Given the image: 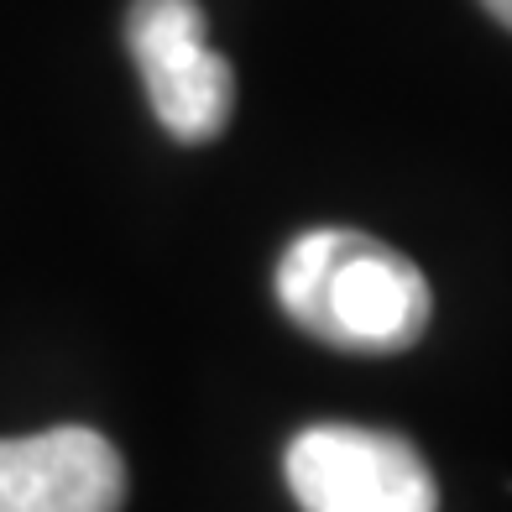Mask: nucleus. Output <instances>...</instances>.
<instances>
[{
    "label": "nucleus",
    "mask_w": 512,
    "mask_h": 512,
    "mask_svg": "<svg viewBox=\"0 0 512 512\" xmlns=\"http://www.w3.org/2000/svg\"><path fill=\"white\" fill-rule=\"evenodd\" d=\"M304 512H439V486L408 439L356 424H314L283 455Z\"/></svg>",
    "instance_id": "f03ea898"
},
{
    "label": "nucleus",
    "mask_w": 512,
    "mask_h": 512,
    "mask_svg": "<svg viewBox=\"0 0 512 512\" xmlns=\"http://www.w3.org/2000/svg\"><path fill=\"white\" fill-rule=\"evenodd\" d=\"M481 6H486V11H492V16L502 21V27L512 32V0H481Z\"/></svg>",
    "instance_id": "39448f33"
},
{
    "label": "nucleus",
    "mask_w": 512,
    "mask_h": 512,
    "mask_svg": "<svg viewBox=\"0 0 512 512\" xmlns=\"http://www.w3.org/2000/svg\"><path fill=\"white\" fill-rule=\"evenodd\" d=\"M126 460L100 429L0 439V512H121Z\"/></svg>",
    "instance_id": "20e7f679"
},
{
    "label": "nucleus",
    "mask_w": 512,
    "mask_h": 512,
    "mask_svg": "<svg viewBox=\"0 0 512 512\" xmlns=\"http://www.w3.org/2000/svg\"><path fill=\"white\" fill-rule=\"evenodd\" d=\"M126 48L173 142H215L236 110V74L209 48L199 0H131Z\"/></svg>",
    "instance_id": "7ed1b4c3"
},
{
    "label": "nucleus",
    "mask_w": 512,
    "mask_h": 512,
    "mask_svg": "<svg viewBox=\"0 0 512 512\" xmlns=\"http://www.w3.org/2000/svg\"><path fill=\"white\" fill-rule=\"evenodd\" d=\"M277 304L330 351L392 356L429 330L434 293L403 251L345 225L304 230L272 272Z\"/></svg>",
    "instance_id": "f257e3e1"
}]
</instances>
